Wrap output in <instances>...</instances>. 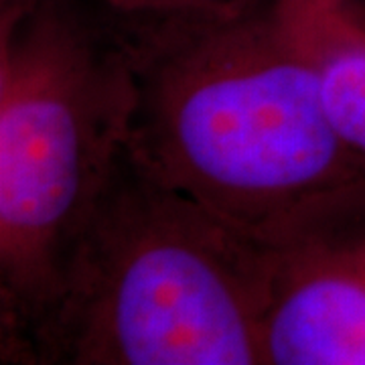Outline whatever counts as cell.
I'll return each instance as SVG.
<instances>
[{
	"label": "cell",
	"mask_w": 365,
	"mask_h": 365,
	"mask_svg": "<svg viewBox=\"0 0 365 365\" xmlns=\"http://www.w3.org/2000/svg\"><path fill=\"white\" fill-rule=\"evenodd\" d=\"M120 37L136 90L128 150L240 234L260 242L317 197L365 179L268 0Z\"/></svg>",
	"instance_id": "cell-1"
},
{
	"label": "cell",
	"mask_w": 365,
	"mask_h": 365,
	"mask_svg": "<svg viewBox=\"0 0 365 365\" xmlns=\"http://www.w3.org/2000/svg\"><path fill=\"white\" fill-rule=\"evenodd\" d=\"M130 53L86 0H0V364L23 365L128 144Z\"/></svg>",
	"instance_id": "cell-3"
},
{
	"label": "cell",
	"mask_w": 365,
	"mask_h": 365,
	"mask_svg": "<svg viewBox=\"0 0 365 365\" xmlns=\"http://www.w3.org/2000/svg\"><path fill=\"white\" fill-rule=\"evenodd\" d=\"M256 244L268 266L262 365H365V179Z\"/></svg>",
	"instance_id": "cell-4"
},
{
	"label": "cell",
	"mask_w": 365,
	"mask_h": 365,
	"mask_svg": "<svg viewBox=\"0 0 365 365\" xmlns=\"http://www.w3.org/2000/svg\"><path fill=\"white\" fill-rule=\"evenodd\" d=\"M118 33L193 19L246 14L266 0H86Z\"/></svg>",
	"instance_id": "cell-6"
},
{
	"label": "cell",
	"mask_w": 365,
	"mask_h": 365,
	"mask_svg": "<svg viewBox=\"0 0 365 365\" xmlns=\"http://www.w3.org/2000/svg\"><path fill=\"white\" fill-rule=\"evenodd\" d=\"M311 69L327 116L365 160V0H268Z\"/></svg>",
	"instance_id": "cell-5"
},
{
	"label": "cell",
	"mask_w": 365,
	"mask_h": 365,
	"mask_svg": "<svg viewBox=\"0 0 365 365\" xmlns=\"http://www.w3.org/2000/svg\"><path fill=\"white\" fill-rule=\"evenodd\" d=\"M266 282L260 244L126 146L23 365H262Z\"/></svg>",
	"instance_id": "cell-2"
}]
</instances>
